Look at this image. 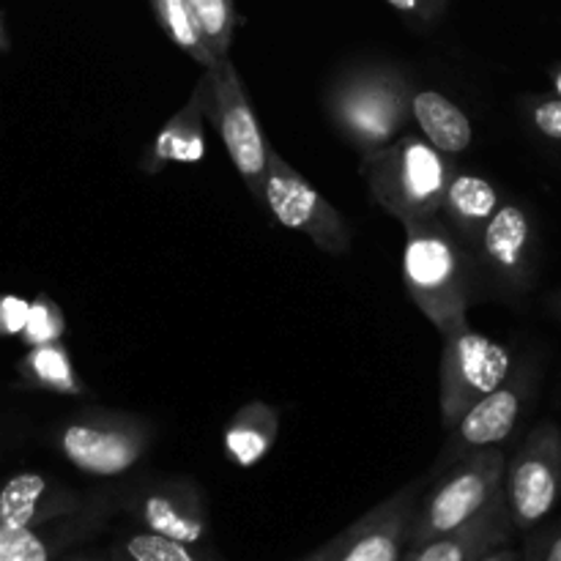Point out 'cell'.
I'll list each match as a JSON object with an SVG mask.
<instances>
[{"mask_svg":"<svg viewBox=\"0 0 561 561\" xmlns=\"http://www.w3.org/2000/svg\"><path fill=\"white\" fill-rule=\"evenodd\" d=\"M405 228L403 279L411 301L442 332L469 327L471 261L442 217H420L400 222Z\"/></svg>","mask_w":561,"mask_h":561,"instance_id":"1","label":"cell"},{"mask_svg":"<svg viewBox=\"0 0 561 561\" xmlns=\"http://www.w3.org/2000/svg\"><path fill=\"white\" fill-rule=\"evenodd\" d=\"M458 173L453 159L425 137L400 135L389 146L365 153L362 175L370 197L398 222L442 214L444 192Z\"/></svg>","mask_w":561,"mask_h":561,"instance_id":"2","label":"cell"},{"mask_svg":"<svg viewBox=\"0 0 561 561\" xmlns=\"http://www.w3.org/2000/svg\"><path fill=\"white\" fill-rule=\"evenodd\" d=\"M411 82L392 66L345 71L327 96V113L365 157L403 135L411 121Z\"/></svg>","mask_w":561,"mask_h":561,"instance_id":"3","label":"cell"},{"mask_svg":"<svg viewBox=\"0 0 561 561\" xmlns=\"http://www.w3.org/2000/svg\"><path fill=\"white\" fill-rule=\"evenodd\" d=\"M507 455L499 447L480 449L438 474V482L422 493L409 529V548L469 524L504 491Z\"/></svg>","mask_w":561,"mask_h":561,"instance_id":"4","label":"cell"},{"mask_svg":"<svg viewBox=\"0 0 561 561\" xmlns=\"http://www.w3.org/2000/svg\"><path fill=\"white\" fill-rule=\"evenodd\" d=\"M197 91L203 96L206 115L217 124L219 137H222L225 148H228L230 162L239 170V175L244 179L247 190L252 192L257 206H263L268 142L263 137L261 121H257L255 110H252L250 96H247L244 85H241L239 71L233 69L228 58H222L214 69L203 75Z\"/></svg>","mask_w":561,"mask_h":561,"instance_id":"5","label":"cell"},{"mask_svg":"<svg viewBox=\"0 0 561 561\" xmlns=\"http://www.w3.org/2000/svg\"><path fill=\"white\" fill-rule=\"evenodd\" d=\"M504 502L515 531H531L561 502V431L553 422L531 427L504 469Z\"/></svg>","mask_w":561,"mask_h":561,"instance_id":"6","label":"cell"},{"mask_svg":"<svg viewBox=\"0 0 561 561\" xmlns=\"http://www.w3.org/2000/svg\"><path fill=\"white\" fill-rule=\"evenodd\" d=\"M263 208L290 230H299L327 255H345L351 250V228L337 208L272 146L266 159Z\"/></svg>","mask_w":561,"mask_h":561,"instance_id":"7","label":"cell"},{"mask_svg":"<svg viewBox=\"0 0 561 561\" xmlns=\"http://www.w3.org/2000/svg\"><path fill=\"white\" fill-rule=\"evenodd\" d=\"M513 373V354L496 340L469 327L444 337L442 370H438V403L444 427H453L477 400L502 387Z\"/></svg>","mask_w":561,"mask_h":561,"instance_id":"8","label":"cell"},{"mask_svg":"<svg viewBox=\"0 0 561 561\" xmlns=\"http://www.w3.org/2000/svg\"><path fill=\"white\" fill-rule=\"evenodd\" d=\"M151 444V427L115 411H91L66 422L58 447L77 471L91 477H118L135 469Z\"/></svg>","mask_w":561,"mask_h":561,"instance_id":"9","label":"cell"},{"mask_svg":"<svg viewBox=\"0 0 561 561\" xmlns=\"http://www.w3.org/2000/svg\"><path fill=\"white\" fill-rule=\"evenodd\" d=\"M425 482H409L299 561H403L409 529Z\"/></svg>","mask_w":561,"mask_h":561,"instance_id":"10","label":"cell"},{"mask_svg":"<svg viewBox=\"0 0 561 561\" xmlns=\"http://www.w3.org/2000/svg\"><path fill=\"white\" fill-rule=\"evenodd\" d=\"M531 394H535V367L524 365L520 370L510 373L502 387L477 400L447 431L449 438L442 449V458H438L436 474L447 471L458 460L480 453V449H491L507 442L520 416H524Z\"/></svg>","mask_w":561,"mask_h":561,"instance_id":"11","label":"cell"},{"mask_svg":"<svg viewBox=\"0 0 561 561\" xmlns=\"http://www.w3.org/2000/svg\"><path fill=\"white\" fill-rule=\"evenodd\" d=\"M121 507L135 520L137 529L192 546H208L211 540L206 499L190 480L140 482L124 493Z\"/></svg>","mask_w":561,"mask_h":561,"instance_id":"12","label":"cell"},{"mask_svg":"<svg viewBox=\"0 0 561 561\" xmlns=\"http://www.w3.org/2000/svg\"><path fill=\"white\" fill-rule=\"evenodd\" d=\"M474 250L507 288L526 290L537 274L535 219L518 203H502L482 228Z\"/></svg>","mask_w":561,"mask_h":561,"instance_id":"13","label":"cell"},{"mask_svg":"<svg viewBox=\"0 0 561 561\" xmlns=\"http://www.w3.org/2000/svg\"><path fill=\"white\" fill-rule=\"evenodd\" d=\"M110 513H113L110 496H96L82 513L55 524L31 526V529L0 526V561H60L77 546L91 540L96 531H102Z\"/></svg>","mask_w":561,"mask_h":561,"instance_id":"14","label":"cell"},{"mask_svg":"<svg viewBox=\"0 0 561 561\" xmlns=\"http://www.w3.org/2000/svg\"><path fill=\"white\" fill-rule=\"evenodd\" d=\"M93 499L38 471H20L0 485V526L31 529V526L55 524V520L82 513Z\"/></svg>","mask_w":561,"mask_h":561,"instance_id":"15","label":"cell"},{"mask_svg":"<svg viewBox=\"0 0 561 561\" xmlns=\"http://www.w3.org/2000/svg\"><path fill=\"white\" fill-rule=\"evenodd\" d=\"M515 526L510 520L504 491L477 518L438 535L416 548H405L403 561H477L499 546H507Z\"/></svg>","mask_w":561,"mask_h":561,"instance_id":"16","label":"cell"},{"mask_svg":"<svg viewBox=\"0 0 561 561\" xmlns=\"http://www.w3.org/2000/svg\"><path fill=\"white\" fill-rule=\"evenodd\" d=\"M502 203V192H499L496 184H491V181L477 173H460L458 170L449 181L447 192H444L438 217L453 230L460 244L474 247L482 228Z\"/></svg>","mask_w":561,"mask_h":561,"instance_id":"17","label":"cell"},{"mask_svg":"<svg viewBox=\"0 0 561 561\" xmlns=\"http://www.w3.org/2000/svg\"><path fill=\"white\" fill-rule=\"evenodd\" d=\"M206 107L201 91L192 93L184 110L173 115L146 153V173H159L164 164H195L206 157Z\"/></svg>","mask_w":561,"mask_h":561,"instance_id":"18","label":"cell"},{"mask_svg":"<svg viewBox=\"0 0 561 561\" xmlns=\"http://www.w3.org/2000/svg\"><path fill=\"white\" fill-rule=\"evenodd\" d=\"M411 118L420 126L422 137L447 157L469 151L471 140H474L469 115L453 99L438 91L411 93Z\"/></svg>","mask_w":561,"mask_h":561,"instance_id":"19","label":"cell"},{"mask_svg":"<svg viewBox=\"0 0 561 561\" xmlns=\"http://www.w3.org/2000/svg\"><path fill=\"white\" fill-rule=\"evenodd\" d=\"M279 436V414L266 403L239 409L225 431V453L241 469L261 463Z\"/></svg>","mask_w":561,"mask_h":561,"instance_id":"20","label":"cell"},{"mask_svg":"<svg viewBox=\"0 0 561 561\" xmlns=\"http://www.w3.org/2000/svg\"><path fill=\"white\" fill-rule=\"evenodd\" d=\"M107 553L113 561H225L211 546H192L146 529L118 535Z\"/></svg>","mask_w":561,"mask_h":561,"instance_id":"21","label":"cell"},{"mask_svg":"<svg viewBox=\"0 0 561 561\" xmlns=\"http://www.w3.org/2000/svg\"><path fill=\"white\" fill-rule=\"evenodd\" d=\"M157 11H159V20H162L164 31H168V36L173 38V42L179 44L186 55H192L197 64L206 66V71L214 69V66L222 60L217 53H214L211 44L203 38L201 27H197V22H195V16H192L186 0H157Z\"/></svg>","mask_w":561,"mask_h":561,"instance_id":"22","label":"cell"},{"mask_svg":"<svg viewBox=\"0 0 561 561\" xmlns=\"http://www.w3.org/2000/svg\"><path fill=\"white\" fill-rule=\"evenodd\" d=\"M22 370L31 376L33 383L49 389V392H64V394H80L82 383L75 376V367H71L69 354L60 348L58 343L49 345H33V351L27 354Z\"/></svg>","mask_w":561,"mask_h":561,"instance_id":"23","label":"cell"},{"mask_svg":"<svg viewBox=\"0 0 561 561\" xmlns=\"http://www.w3.org/2000/svg\"><path fill=\"white\" fill-rule=\"evenodd\" d=\"M186 5L214 53L219 58H228L230 33H233V11L228 0H186Z\"/></svg>","mask_w":561,"mask_h":561,"instance_id":"24","label":"cell"},{"mask_svg":"<svg viewBox=\"0 0 561 561\" xmlns=\"http://www.w3.org/2000/svg\"><path fill=\"white\" fill-rule=\"evenodd\" d=\"M524 115L526 124L537 137L561 146V96H557V93H551V96H526Z\"/></svg>","mask_w":561,"mask_h":561,"instance_id":"25","label":"cell"},{"mask_svg":"<svg viewBox=\"0 0 561 561\" xmlns=\"http://www.w3.org/2000/svg\"><path fill=\"white\" fill-rule=\"evenodd\" d=\"M22 334H25L27 345L58 343L60 334H64V316L55 307V301H49L47 296L36 299V305H31V312H27Z\"/></svg>","mask_w":561,"mask_h":561,"instance_id":"26","label":"cell"},{"mask_svg":"<svg viewBox=\"0 0 561 561\" xmlns=\"http://www.w3.org/2000/svg\"><path fill=\"white\" fill-rule=\"evenodd\" d=\"M520 561H561V524L535 531L520 553Z\"/></svg>","mask_w":561,"mask_h":561,"instance_id":"27","label":"cell"},{"mask_svg":"<svg viewBox=\"0 0 561 561\" xmlns=\"http://www.w3.org/2000/svg\"><path fill=\"white\" fill-rule=\"evenodd\" d=\"M27 312H31V305H27L25 299H16V296L0 299V332H22L27 321Z\"/></svg>","mask_w":561,"mask_h":561,"instance_id":"28","label":"cell"},{"mask_svg":"<svg viewBox=\"0 0 561 561\" xmlns=\"http://www.w3.org/2000/svg\"><path fill=\"white\" fill-rule=\"evenodd\" d=\"M477 561H520V553L515 551V548H510V542H507V546L493 548V551H488L485 557H480Z\"/></svg>","mask_w":561,"mask_h":561,"instance_id":"29","label":"cell"},{"mask_svg":"<svg viewBox=\"0 0 561 561\" xmlns=\"http://www.w3.org/2000/svg\"><path fill=\"white\" fill-rule=\"evenodd\" d=\"M387 3L403 14H420L422 11V0H387Z\"/></svg>","mask_w":561,"mask_h":561,"instance_id":"30","label":"cell"},{"mask_svg":"<svg viewBox=\"0 0 561 561\" xmlns=\"http://www.w3.org/2000/svg\"><path fill=\"white\" fill-rule=\"evenodd\" d=\"M546 310L551 312L553 318H559V321H561V288L557 290V294L548 296V299H546Z\"/></svg>","mask_w":561,"mask_h":561,"instance_id":"31","label":"cell"},{"mask_svg":"<svg viewBox=\"0 0 561 561\" xmlns=\"http://www.w3.org/2000/svg\"><path fill=\"white\" fill-rule=\"evenodd\" d=\"M60 561H113L110 553H85V557H69V559H60Z\"/></svg>","mask_w":561,"mask_h":561,"instance_id":"32","label":"cell"},{"mask_svg":"<svg viewBox=\"0 0 561 561\" xmlns=\"http://www.w3.org/2000/svg\"><path fill=\"white\" fill-rule=\"evenodd\" d=\"M553 85H557V96H561V66L557 69V75H553Z\"/></svg>","mask_w":561,"mask_h":561,"instance_id":"33","label":"cell"}]
</instances>
